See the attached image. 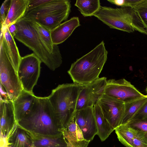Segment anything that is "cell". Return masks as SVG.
<instances>
[{
	"label": "cell",
	"mask_w": 147,
	"mask_h": 147,
	"mask_svg": "<svg viewBox=\"0 0 147 147\" xmlns=\"http://www.w3.org/2000/svg\"><path fill=\"white\" fill-rule=\"evenodd\" d=\"M17 123L28 132L37 135L54 137L63 134L57 126L47 97L36 96L29 112Z\"/></svg>",
	"instance_id": "cell-1"
},
{
	"label": "cell",
	"mask_w": 147,
	"mask_h": 147,
	"mask_svg": "<svg viewBox=\"0 0 147 147\" xmlns=\"http://www.w3.org/2000/svg\"><path fill=\"white\" fill-rule=\"evenodd\" d=\"M83 86L74 83L59 85L47 96L60 131L74 116L79 95Z\"/></svg>",
	"instance_id": "cell-2"
},
{
	"label": "cell",
	"mask_w": 147,
	"mask_h": 147,
	"mask_svg": "<svg viewBox=\"0 0 147 147\" xmlns=\"http://www.w3.org/2000/svg\"><path fill=\"white\" fill-rule=\"evenodd\" d=\"M108 52L103 41L72 63L68 73L74 83L86 85L98 79L107 60Z\"/></svg>",
	"instance_id": "cell-3"
},
{
	"label": "cell",
	"mask_w": 147,
	"mask_h": 147,
	"mask_svg": "<svg viewBox=\"0 0 147 147\" xmlns=\"http://www.w3.org/2000/svg\"><path fill=\"white\" fill-rule=\"evenodd\" d=\"M16 24L18 31L15 38L33 51L50 70L54 71L61 66L62 58L58 46L51 53L29 20L22 18Z\"/></svg>",
	"instance_id": "cell-4"
},
{
	"label": "cell",
	"mask_w": 147,
	"mask_h": 147,
	"mask_svg": "<svg viewBox=\"0 0 147 147\" xmlns=\"http://www.w3.org/2000/svg\"><path fill=\"white\" fill-rule=\"evenodd\" d=\"M93 16L110 28L128 33L136 31L147 35V29L134 7L101 6Z\"/></svg>",
	"instance_id": "cell-5"
},
{
	"label": "cell",
	"mask_w": 147,
	"mask_h": 147,
	"mask_svg": "<svg viewBox=\"0 0 147 147\" xmlns=\"http://www.w3.org/2000/svg\"><path fill=\"white\" fill-rule=\"evenodd\" d=\"M71 1L50 0L38 7L27 9L22 18L34 21L52 30L68 18Z\"/></svg>",
	"instance_id": "cell-6"
},
{
	"label": "cell",
	"mask_w": 147,
	"mask_h": 147,
	"mask_svg": "<svg viewBox=\"0 0 147 147\" xmlns=\"http://www.w3.org/2000/svg\"><path fill=\"white\" fill-rule=\"evenodd\" d=\"M1 95L13 101L23 90L17 71L12 64L7 53L4 36L0 38Z\"/></svg>",
	"instance_id": "cell-7"
},
{
	"label": "cell",
	"mask_w": 147,
	"mask_h": 147,
	"mask_svg": "<svg viewBox=\"0 0 147 147\" xmlns=\"http://www.w3.org/2000/svg\"><path fill=\"white\" fill-rule=\"evenodd\" d=\"M41 63L33 53L21 57L17 73L24 90L33 93L34 87L40 76Z\"/></svg>",
	"instance_id": "cell-8"
},
{
	"label": "cell",
	"mask_w": 147,
	"mask_h": 147,
	"mask_svg": "<svg viewBox=\"0 0 147 147\" xmlns=\"http://www.w3.org/2000/svg\"><path fill=\"white\" fill-rule=\"evenodd\" d=\"M104 94L125 103L147 96L138 91L131 83L123 78L107 80Z\"/></svg>",
	"instance_id": "cell-9"
},
{
	"label": "cell",
	"mask_w": 147,
	"mask_h": 147,
	"mask_svg": "<svg viewBox=\"0 0 147 147\" xmlns=\"http://www.w3.org/2000/svg\"><path fill=\"white\" fill-rule=\"evenodd\" d=\"M107 78H99L94 81L84 85L78 98L76 110L93 107L104 94Z\"/></svg>",
	"instance_id": "cell-10"
},
{
	"label": "cell",
	"mask_w": 147,
	"mask_h": 147,
	"mask_svg": "<svg viewBox=\"0 0 147 147\" xmlns=\"http://www.w3.org/2000/svg\"><path fill=\"white\" fill-rule=\"evenodd\" d=\"M98 103L104 117L114 130L121 125L124 103L104 94Z\"/></svg>",
	"instance_id": "cell-11"
},
{
	"label": "cell",
	"mask_w": 147,
	"mask_h": 147,
	"mask_svg": "<svg viewBox=\"0 0 147 147\" xmlns=\"http://www.w3.org/2000/svg\"><path fill=\"white\" fill-rule=\"evenodd\" d=\"M74 117L84 138L90 142L92 140L97 133L93 107L76 110Z\"/></svg>",
	"instance_id": "cell-12"
},
{
	"label": "cell",
	"mask_w": 147,
	"mask_h": 147,
	"mask_svg": "<svg viewBox=\"0 0 147 147\" xmlns=\"http://www.w3.org/2000/svg\"><path fill=\"white\" fill-rule=\"evenodd\" d=\"M0 133L6 139L17 124L13 102L9 98H0Z\"/></svg>",
	"instance_id": "cell-13"
},
{
	"label": "cell",
	"mask_w": 147,
	"mask_h": 147,
	"mask_svg": "<svg viewBox=\"0 0 147 147\" xmlns=\"http://www.w3.org/2000/svg\"><path fill=\"white\" fill-rule=\"evenodd\" d=\"M61 131L67 147H87L90 142L84 138L74 116L66 127Z\"/></svg>",
	"instance_id": "cell-14"
},
{
	"label": "cell",
	"mask_w": 147,
	"mask_h": 147,
	"mask_svg": "<svg viewBox=\"0 0 147 147\" xmlns=\"http://www.w3.org/2000/svg\"><path fill=\"white\" fill-rule=\"evenodd\" d=\"M80 25L79 18L74 17L53 29L51 36L53 45H58L64 42Z\"/></svg>",
	"instance_id": "cell-15"
},
{
	"label": "cell",
	"mask_w": 147,
	"mask_h": 147,
	"mask_svg": "<svg viewBox=\"0 0 147 147\" xmlns=\"http://www.w3.org/2000/svg\"><path fill=\"white\" fill-rule=\"evenodd\" d=\"M36 97L33 93L23 90L13 101L17 123L29 112L34 104Z\"/></svg>",
	"instance_id": "cell-16"
},
{
	"label": "cell",
	"mask_w": 147,
	"mask_h": 147,
	"mask_svg": "<svg viewBox=\"0 0 147 147\" xmlns=\"http://www.w3.org/2000/svg\"><path fill=\"white\" fill-rule=\"evenodd\" d=\"M6 145L8 147H34L29 132L17 123L6 139Z\"/></svg>",
	"instance_id": "cell-17"
},
{
	"label": "cell",
	"mask_w": 147,
	"mask_h": 147,
	"mask_svg": "<svg viewBox=\"0 0 147 147\" xmlns=\"http://www.w3.org/2000/svg\"><path fill=\"white\" fill-rule=\"evenodd\" d=\"M29 0H11L10 8L4 24L1 28L5 30L22 18L28 8Z\"/></svg>",
	"instance_id": "cell-18"
},
{
	"label": "cell",
	"mask_w": 147,
	"mask_h": 147,
	"mask_svg": "<svg viewBox=\"0 0 147 147\" xmlns=\"http://www.w3.org/2000/svg\"><path fill=\"white\" fill-rule=\"evenodd\" d=\"M97 135L101 140H105L114 129L104 117L98 102L93 107Z\"/></svg>",
	"instance_id": "cell-19"
},
{
	"label": "cell",
	"mask_w": 147,
	"mask_h": 147,
	"mask_svg": "<svg viewBox=\"0 0 147 147\" xmlns=\"http://www.w3.org/2000/svg\"><path fill=\"white\" fill-rule=\"evenodd\" d=\"M28 132L33 140L34 147H67L63 134L54 137Z\"/></svg>",
	"instance_id": "cell-20"
},
{
	"label": "cell",
	"mask_w": 147,
	"mask_h": 147,
	"mask_svg": "<svg viewBox=\"0 0 147 147\" xmlns=\"http://www.w3.org/2000/svg\"><path fill=\"white\" fill-rule=\"evenodd\" d=\"M3 30L7 53L12 64L17 71L22 57L20 55L14 38L10 34L8 28Z\"/></svg>",
	"instance_id": "cell-21"
},
{
	"label": "cell",
	"mask_w": 147,
	"mask_h": 147,
	"mask_svg": "<svg viewBox=\"0 0 147 147\" xmlns=\"http://www.w3.org/2000/svg\"><path fill=\"white\" fill-rule=\"evenodd\" d=\"M119 141L126 147H133V139L137 130L128 124L121 125L115 129Z\"/></svg>",
	"instance_id": "cell-22"
},
{
	"label": "cell",
	"mask_w": 147,
	"mask_h": 147,
	"mask_svg": "<svg viewBox=\"0 0 147 147\" xmlns=\"http://www.w3.org/2000/svg\"><path fill=\"white\" fill-rule=\"evenodd\" d=\"M147 101V96L125 103V110L121 125L127 124Z\"/></svg>",
	"instance_id": "cell-23"
},
{
	"label": "cell",
	"mask_w": 147,
	"mask_h": 147,
	"mask_svg": "<svg viewBox=\"0 0 147 147\" xmlns=\"http://www.w3.org/2000/svg\"><path fill=\"white\" fill-rule=\"evenodd\" d=\"M75 5L84 17L93 16L101 6L99 0H77Z\"/></svg>",
	"instance_id": "cell-24"
},
{
	"label": "cell",
	"mask_w": 147,
	"mask_h": 147,
	"mask_svg": "<svg viewBox=\"0 0 147 147\" xmlns=\"http://www.w3.org/2000/svg\"><path fill=\"white\" fill-rule=\"evenodd\" d=\"M28 20L36 30L49 52L52 53L58 46L53 45V43L51 36V30L36 21Z\"/></svg>",
	"instance_id": "cell-25"
},
{
	"label": "cell",
	"mask_w": 147,
	"mask_h": 147,
	"mask_svg": "<svg viewBox=\"0 0 147 147\" xmlns=\"http://www.w3.org/2000/svg\"><path fill=\"white\" fill-rule=\"evenodd\" d=\"M134 8L147 29V0H143Z\"/></svg>",
	"instance_id": "cell-26"
},
{
	"label": "cell",
	"mask_w": 147,
	"mask_h": 147,
	"mask_svg": "<svg viewBox=\"0 0 147 147\" xmlns=\"http://www.w3.org/2000/svg\"><path fill=\"white\" fill-rule=\"evenodd\" d=\"M137 131L133 140V147H147V134L144 131Z\"/></svg>",
	"instance_id": "cell-27"
},
{
	"label": "cell",
	"mask_w": 147,
	"mask_h": 147,
	"mask_svg": "<svg viewBox=\"0 0 147 147\" xmlns=\"http://www.w3.org/2000/svg\"><path fill=\"white\" fill-rule=\"evenodd\" d=\"M11 0H5L2 3L0 9L1 26L5 23L10 8Z\"/></svg>",
	"instance_id": "cell-28"
},
{
	"label": "cell",
	"mask_w": 147,
	"mask_h": 147,
	"mask_svg": "<svg viewBox=\"0 0 147 147\" xmlns=\"http://www.w3.org/2000/svg\"><path fill=\"white\" fill-rule=\"evenodd\" d=\"M143 0H107L110 3L121 7H134Z\"/></svg>",
	"instance_id": "cell-29"
},
{
	"label": "cell",
	"mask_w": 147,
	"mask_h": 147,
	"mask_svg": "<svg viewBox=\"0 0 147 147\" xmlns=\"http://www.w3.org/2000/svg\"><path fill=\"white\" fill-rule=\"evenodd\" d=\"M127 124L135 129L144 131L147 134V120H131Z\"/></svg>",
	"instance_id": "cell-30"
},
{
	"label": "cell",
	"mask_w": 147,
	"mask_h": 147,
	"mask_svg": "<svg viewBox=\"0 0 147 147\" xmlns=\"http://www.w3.org/2000/svg\"><path fill=\"white\" fill-rule=\"evenodd\" d=\"M147 120V101L130 120Z\"/></svg>",
	"instance_id": "cell-31"
},
{
	"label": "cell",
	"mask_w": 147,
	"mask_h": 147,
	"mask_svg": "<svg viewBox=\"0 0 147 147\" xmlns=\"http://www.w3.org/2000/svg\"><path fill=\"white\" fill-rule=\"evenodd\" d=\"M50 0H29L28 8H34L38 7Z\"/></svg>",
	"instance_id": "cell-32"
},
{
	"label": "cell",
	"mask_w": 147,
	"mask_h": 147,
	"mask_svg": "<svg viewBox=\"0 0 147 147\" xmlns=\"http://www.w3.org/2000/svg\"><path fill=\"white\" fill-rule=\"evenodd\" d=\"M7 28L10 34L14 38L18 31V28L16 23L9 25L7 27Z\"/></svg>",
	"instance_id": "cell-33"
},
{
	"label": "cell",
	"mask_w": 147,
	"mask_h": 147,
	"mask_svg": "<svg viewBox=\"0 0 147 147\" xmlns=\"http://www.w3.org/2000/svg\"><path fill=\"white\" fill-rule=\"evenodd\" d=\"M146 93H147L146 95H147V87H146Z\"/></svg>",
	"instance_id": "cell-34"
},
{
	"label": "cell",
	"mask_w": 147,
	"mask_h": 147,
	"mask_svg": "<svg viewBox=\"0 0 147 147\" xmlns=\"http://www.w3.org/2000/svg\"><path fill=\"white\" fill-rule=\"evenodd\" d=\"M5 147H8L7 145Z\"/></svg>",
	"instance_id": "cell-35"
}]
</instances>
